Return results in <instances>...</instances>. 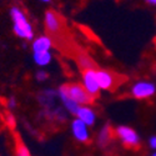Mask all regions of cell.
<instances>
[{
	"mask_svg": "<svg viewBox=\"0 0 156 156\" xmlns=\"http://www.w3.org/2000/svg\"><path fill=\"white\" fill-rule=\"evenodd\" d=\"M60 94V96H61V99H62V101H64V104H65V106H66L71 112H74V114H76V111L79 110V105L75 102V101H73L70 98H68L66 95H64V94H61V93H59Z\"/></svg>",
	"mask_w": 156,
	"mask_h": 156,
	"instance_id": "15",
	"label": "cell"
},
{
	"mask_svg": "<svg viewBox=\"0 0 156 156\" xmlns=\"http://www.w3.org/2000/svg\"><path fill=\"white\" fill-rule=\"evenodd\" d=\"M51 46H53V40H51L49 36H40L34 41L33 51H34V54L45 53V51H49V49Z\"/></svg>",
	"mask_w": 156,
	"mask_h": 156,
	"instance_id": "10",
	"label": "cell"
},
{
	"mask_svg": "<svg viewBox=\"0 0 156 156\" xmlns=\"http://www.w3.org/2000/svg\"><path fill=\"white\" fill-rule=\"evenodd\" d=\"M156 91V87L154 84L147 83V81H140L135 84L131 89V94L136 99H147L152 96Z\"/></svg>",
	"mask_w": 156,
	"mask_h": 156,
	"instance_id": "7",
	"label": "cell"
},
{
	"mask_svg": "<svg viewBox=\"0 0 156 156\" xmlns=\"http://www.w3.org/2000/svg\"><path fill=\"white\" fill-rule=\"evenodd\" d=\"M74 59H75L76 64L79 65V68L81 69V71L90 70V69H94V70L99 69L98 65L95 64V61L90 58L87 54H85L84 51H81L80 49H77L74 53Z\"/></svg>",
	"mask_w": 156,
	"mask_h": 156,
	"instance_id": "8",
	"label": "cell"
},
{
	"mask_svg": "<svg viewBox=\"0 0 156 156\" xmlns=\"http://www.w3.org/2000/svg\"><path fill=\"white\" fill-rule=\"evenodd\" d=\"M41 2H45V3H49V2H50V0H41Z\"/></svg>",
	"mask_w": 156,
	"mask_h": 156,
	"instance_id": "21",
	"label": "cell"
},
{
	"mask_svg": "<svg viewBox=\"0 0 156 156\" xmlns=\"http://www.w3.org/2000/svg\"><path fill=\"white\" fill-rule=\"evenodd\" d=\"M73 134L75 136V139L80 142H89L90 137H89V131H87V125L81 121L80 119H75L73 121Z\"/></svg>",
	"mask_w": 156,
	"mask_h": 156,
	"instance_id": "9",
	"label": "cell"
},
{
	"mask_svg": "<svg viewBox=\"0 0 156 156\" xmlns=\"http://www.w3.org/2000/svg\"><path fill=\"white\" fill-rule=\"evenodd\" d=\"M83 80H84V86L87 90V93L94 99H96L100 93V86H99L98 77H96V70L90 69V70L83 71Z\"/></svg>",
	"mask_w": 156,
	"mask_h": 156,
	"instance_id": "6",
	"label": "cell"
},
{
	"mask_svg": "<svg viewBox=\"0 0 156 156\" xmlns=\"http://www.w3.org/2000/svg\"><path fill=\"white\" fill-rule=\"evenodd\" d=\"M12 136H14V144H15V156H30V151L25 146L20 135L18 133H14Z\"/></svg>",
	"mask_w": 156,
	"mask_h": 156,
	"instance_id": "13",
	"label": "cell"
},
{
	"mask_svg": "<svg viewBox=\"0 0 156 156\" xmlns=\"http://www.w3.org/2000/svg\"><path fill=\"white\" fill-rule=\"evenodd\" d=\"M75 115L77 116V119L84 121L86 125H93L95 122V112L89 108H79Z\"/></svg>",
	"mask_w": 156,
	"mask_h": 156,
	"instance_id": "12",
	"label": "cell"
},
{
	"mask_svg": "<svg viewBox=\"0 0 156 156\" xmlns=\"http://www.w3.org/2000/svg\"><path fill=\"white\" fill-rule=\"evenodd\" d=\"M59 93L66 95L68 98H70L73 101H75L77 105L80 104H91L94 102V98L87 93V90L85 89V86L77 84V83H68L64 84L60 89Z\"/></svg>",
	"mask_w": 156,
	"mask_h": 156,
	"instance_id": "1",
	"label": "cell"
},
{
	"mask_svg": "<svg viewBox=\"0 0 156 156\" xmlns=\"http://www.w3.org/2000/svg\"><path fill=\"white\" fill-rule=\"evenodd\" d=\"M146 2L149 4H151V5H156V0H146Z\"/></svg>",
	"mask_w": 156,
	"mask_h": 156,
	"instance_id": "20",
	"label": "cell"
},
{
	"mask_svg": "<svg viewBox=\"0 0 156 156\" xmlns=\"http://www.w3.org/2000/svg\"><path fill=\"white\" fill-rule=\"evenodd\" d=\"M114 135H115V131L111 129L110 125L104 126V127L101 129V131H100L99 136H98V142H99V145H100L101 147L108 146V145L110 144V141L112 140Z\"/></svg>",
	"mask_w": 156,
	"mask_h": 156,
	"instance_id": "11",
	"label": "cell"
},
{
	"mask_svg": "<svg viewBox=\"0 0 156 156\" xmlns=\"http://www.w3.org/2000/svg\"><path fill=\"white\" fill-rule=\"evenodd\" d=\"M45 28L48 30V33L54 36V35H61V31L65 28L64 24V19L61 18V15H59L56 11L54 10H48L45 14Z\"/></svg>",
	"mask_w": 156,
	"mask_h": 156,
	"instance_id": "5",
	"label": "cell"
},
{
	"mask_svg": "<svg viewBox=\"0 0 156 156\" xmlns=\"http://www.w3.org/2000/svg\"><path fill=\"white\" fill-rule=\"evenodd\" d=\"M5 122H6V125L10 127V129H14L15 127V122H16V120H15V118H14V115L12 114H10V112H6L5 114Z\"/></svg>",
	"mask_w": 156,
	"mask_h": 156,
	"instance_id": "16",
	"label": "cell"
},
{
	"mask_svg": "<svg viewBox=\"0 0 156 156\" xmlns=\"http://www.w3.org/2000/svg\"><path fill=\"white\" fill-rule=\"evenodd\" d=\"M15 105H16L15 99H12V98H11V99L9 100V106H10V108H15Z\"/></svg>",
	"mask_w": 156,
	"mask_h": 156,
	"instance_id": "19",
	"label": "cell"
},
{
	"mask_svg": "<svg viewBox=\"0 0 156 156\" xmlns=\"http://www.w3.org/2000/svg\"><path fill=\"white\" fill-rule=\"evenodd\" d=\"M36 77H37V80H40V81H43V80H45L46 77H48V74L45 73V71H40L37 75H36Z\"/></svg>",
	"mask_w": 156,
	"mask_h": 156,
	"instance_id": "17",
	"label": "cell"
},
{
	"mask_svg": "<svg viewBox=\"0 0 156 156\" xmlns=\"http://www.w3.org/2000/svg\"><path fill=\"white\" fill-rule=\"evenodd\" d=\"M115 135L118 136L121 142L124 144V146H126L127 149H139L140 147V137L136 134L135 130H133L131 127L127 126H119L115 130Z\"/></svg>",
	"mask_w": 156,
	"mask_h": 156,
	"instance_id": "4",
	"label": "cell"
},
{
	"mask_svg": "<svg viewBox=\"0 0 156 156\" xmlns=\"http://www.w3.org/2000/svg\"><path fill=\"white\" fill-rule=\"evenodd\" d=\"M150 147L151 149H156V136H152L150 139Z\"/></svg>",
	"mask_w": 156,
	"mask_h": 156,
	"instance_id": "18",
	"label": "cell"
},
{
	"mask_svg": "<svg viewBox=\"0 0 156 156\" xmlns=\"http://www.w3.org/2000/svg\"><path fill=\"white\" fill-rule=\"evenodd\" d=\"M10 14H11L12 23H14V27H12L14 33L19 37L31 40L33 39V29H31V25L28 21L27 16L24 15V12L19 8H11Z\"/></svg>",
	"mask_w": 156,
	"mask_h": 156,
	"instance_id": "3",
	"label": "cell"
},
{
	"mask_svg": "<svg viewBox=\"0 0 156 156\" xmlns=\"http://www.w3.org/2000/svg\"><path fill=\"white\" fill-rule=\"evenodd\" d=\"M34 60L39 65H48L51 60V55H50L49 51H45V53H37V54H34Z\"/></svg>",
	"mask_w": 156,
	"mask_h": 156,
	"instance_id": "14",
	"label": "cell"
},
{
	"mask_svg": "<svg viewBox=\"0 0 156 156\" xmlns=\"http://www.w3.org/2000/svg\"><path fill=\"white\" fill-rule=\"evenodd\" d=\"M154 156H156V154H154Z\"/></svg>",
	"mask_w": 156,
	"mask_h": 156,
	"instance_id": "22",
	"label": "cell"
},
{
	"mask_svg": "<svg viewBox=\"0 0 156 156\" xmlns=\"http://www.w3.org/2000/svg\"><path fill=\"white\" fill-rule=\"evenodd\" d=\"M96 77H98L100 89L108 90V91H115L122 83L127 80L126 76L118 74V73H114L111 70H106V69H98Z\"/></svg>",
	"mask_w": 156,
	"mask_h": 156,
	"instance_id": "2",
	"label": "cell"
}]
</instances>
